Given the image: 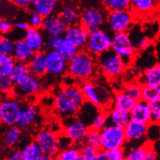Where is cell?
<instances>
[{
  "label": "cell",
  "mask_w": 160,
  "mask_h": 160,
  "mask_svg": "<svg viewBox=\"0 0 160 160\" xmlns=\"http://www.w3.org/2000/svg\"><path fill=\"white\" fill-rule=\"evenodd\" d=\"M38 119V110L37 107L30 103H23L16 125L22 130L28 129L36 124Z\"/></svg>",
  "instance_id": "cell-19"
},
{
  "label": "cell",
  "mask_w": 160,
  "mask_h": 160,
  "mask_svg": "<svg viewBox=\"0 0 160 160\" xmlns=\"http://www.w3.org/2000/svg\"><path fill=\"white\" fill-rule=\"evenodd\" d=\"M35 52L29 47L23 38L18 39L15 41V48L12 54V57L17 62L28 63L33 58Z\"/></svg>",
  "instance_id": "cell-26"
},
{
  "label": "cell",
  "mask_w": 160,
  "mask_h": 160,
  "mask_svg": "<svg viewBox=\"0 0 160 160\" xmlns=\"http://www.w3.org/2000/svg\"><path fill=\"white\" fill-rule=\"evenodd\" d=\"M126 160H145V145H138L126 150Z\"/></svg>",
  "instance_id": "cell-39"
},
{
  "label": "cell",
  "mask_w": 160,
  "mask_h": 160,
  "mask_svg": "<svg viewBox=\"0 0 160 160\" xmlns=\"http://www.w3.org/2000/svg\"><path fill=\"white\" fill-rule=\"evenodd\" d=\"M16 62L12 55L0 54V76H9Z\"/></svg>",
  "instance_id": "cell-37"
},
{
  "label": "cell",
  "mask_w": 160,
  "mask_h": 160,
  "mask_svg": "<svg viewBox=\"0 0 160 160\" xmlns=\"http://www.w3.org/2000/svg\"><path fill=\"white\" fill-rule=\"evenodd\" d=\"M6 1H9V0H1L2 2H6Z\"/></svg>",
  "instance_id": "cell-55"
},
{
  "label": "cell",
  "mask_w": 160,
  "mask_h": 160,
  "mask_svg": "<svg viewBox=\"0 0 160 160\" xmlns=\"http://www.w3.org/2000/svg\"><path fill=\"white\" fill-rule=\"evenodd\" d=\"M159 127H160V122L159 123Z\"/></svg>",
  "instance_id": "cell-57"
},
{
  "label": "cell",
  "mask_w": 160,
  "mask_h": 160,
  "mask_svg": "<svg viewBox=\"0 0 160 160\" xmlns=\"http://www.w3.org/2000/svg\"><path fill=\"white\" fill-rule=\"evenodd\" d=\"M58 160H82L80 154L79 145L72 144L71 145L61 148L56 156L55 159Z\"/></svg>",
  "instance_id": "cell-33"
},
{
  "label": "cell",
  "mask_w": 160,
  "mask_h": 160,
  "mask_svg": "<svg viewBox=\"0 0 160 160\" xmlns=\"http://www.w3.org/2000/svg\"><path fill=\"white\" fill-rule=\"evenodd\" d=\"M30 70L29 68L28 63H25V62H17L15 65H14L13 68H12V72L9 74V76L12 79L13 82L17 83L19 81L23 79L28 75L30 74Z\"/></svg>",
  "instance_id": "cell-34"
},
{
  "label": "cell",
  "mask_w": 160,
  "mask_h": 160,
  "mask_svg": "<svg viewBox=\"0 0 160 160\" xmlns=\"http://www.w3.org/2000/svg\"><path fill=\"white\" fill-rule=\"evenodd\" d=\"M135 17L131 9L117 10L107 12V29L111 33L128 32L134 25Z\"/></svg>",
  "instance_id": "cell-8"
},
{
  "label": "cell",
  "mask_w": 160,
  "mask_h": 160,
  "mask_svg": "<svg viewBox=\"0 0 160 160\" xmlns=\"http://www.w3.org/2000/svg\"><path fill=\"white\" fill-rule=\"evenodd\" d=\"M113 34L110 30L103 28L89 33L85 50L96 58L111 50Z\"/></svg>",
  "instance_id": "cell-6"
},
{
  "label": "cell",
  "mask_w": 160,
  "mask_h": 160,
  "mask_svg": "<svg viewBox=\"0 0 160 160\" xmlns=\"http://www.w3.org/2000/svg\"><path fill=\"white\" fill-rule=\"evenodd\" d=\"M149 126L148 124L131 120L128 124L124 128L128 143H145L148 135Z\"/></svg>",
  "instance_id": "cell-14"
},
{
  "label": "cell",
  "mask_w": 160,
  "mask_h": 160,
  "mask_svg": "<svg viewBox=\"0 0 160 160\" xmlns=\"http://www.w3.org/2000/svg\"><path fill=\"white\" fill-rule=\"evenodd\" d=\"M28 65L31 74L40 79H42L48 75L45 50L35 52L33 58L28 62Z\"/></svg>",
  "instance_id": "cell-22"
},
{
  "label": "cell",
  "mask_w": 160,
  "mask_h": 160,
  "mask_svg": "<svg viewBox=\"0 0 160 160\" xmlns=\"http://www.w3.org/2000/svg\"><path fill=\"white\" fill-rule=\"evenodd\" d=\"M60 137L57 132L53 131L42 130L38 132L34 138L44 156V160L54 159L61 149Z\"/></svg>",
  "instance_id": "cell-9"
},
{
  "label": "cell",
  "mask_w": 160,
  "mask_h": 160,
  "mask_svg": "<svg viewBox=\"0 0 160 160\" xmlns=\"http://www.w3.org/2000/svg\"><path fill=\"white\" fill-rule=\"evenodd\" d=\"M89 126L77 116L62 119L61 134L65 136L72 144L81 145L84 143Z\"/></svg>",
  "instance_id": "cell-5"
},
{
  "label": "cell",
  "mask_w": 160,
  "mask_h": 160,
  "mask_svg": "<svg viewBox=\"0 0 160 160\" xmlns=\"http://www.w3.org/2000/svg\"><path fill=\"white\" fill-rule=\"evenodd\" d=\"M58 8V0H33L30 9L44 18L54 13Z\"/></svg>",
  "instance_id": "cell-24"
},
{
  "label": "cell",
  "mask_w": 160,
  "mask_h": 160,
  "mask_svg": "<svg viewBox=\"0 0 160 160\" xmlns=\"http://www.w3.org/2000/svg\"><path fill=\"white\" fill-rule=\"evenodd\" d=\"M15 48V41L6 35H2L0 38V54L6 55H12Z\"/></svg>",
  "instance_id": "cell-42"
},
{
  "label": "cell",
  "mask_w": 160,
  "mask_h": 160,
  "mask_svg": "<svg viewBox=\"0 0 160 160\" xmlns=\"http://www.w3.org/2000/svg\"><path fill=\"white\" fill-rule=\"evenodd\" d=\"M84 143L94 147L97 149H101V134L100 131L89 128L85 138Z\"/></svg>",
  "instance_id": "cell-38"
},
{
  "label": "cell",
  "mask_w": 160,
  "mask_h": 160,
  "mask_svg": "<svg viewBox=\"0 0 160 160\" xmlns=\"http://www.w3.org/2000/svg\"><path fill=\"white\" fill-rule=\"evenodd\" d=\"M58 14L68 26L80 23L81 11L76 6L71 3L64 5L59 11Z\"/></svg>",
  "instance_id": "cell-29"
},
{
  "label": "cell",
  "mask_w": 160,
  "mask_h": 160,
  "mask_svg": "<svg viewBox=\"0 0 160 160\" xmlns=\"http://www.w3.org/2000/svg\"><path fill=\"white\" fill-rule=\"evenodd\" d=\"M138 79L143 85L159 87L160 86V63H156L145 69Z\"/></svg>",
  "instance_id": "cell-27"
},
{
  "label": "cell",
  "mask_w": 160,
  "mask_h": 160,
  "mask_svg": "<svg viewBox=\"0 0 160 160\" xmlns=\"http://www.w3.org/2000/svg\"><path fill=\"white\" fill-rule=\"evenodd\" d=\"M109 160H124L125 159L126 150L124 147H118L106 151Z\"/></svg>",
  "instance_id": "cell-45"
},
{
  "label": "cell",
  "mask_w": 160,
  "mask_h": 160,
  "mask_svg": "<svg viewBox=\"0 0 160 160\" xmlns=\"http://www.w3.org/2000/svg\"><path fill=\"white\" fill-rule=\"evenodd\" d=\"M67 27L68 25L60 15L54 13L44 19L41 29L46 34L57 38L64 35Z\"/></svg>",
  "instance_id": "cell-18"
},
{
  "label": "cell",
  "mask_w": 160,
  "mask_h": 160,
  "mask_svg": "<svg viewBox=\"0 0 160 160\" xmlns=\"http://www.w3.org/2000/svg\"><path fill=\"white\" fill-rule=\"evenodd\" d=\"M101 149L107 151L118 147H124L128 143L124 128L108 124L100 131Z\"/></svg>",
  "instance_id": "cell-11"
},
{
  "label": "cell",
  "mask_w": 160,
  "mask_h": 160,
  "mask_svg": "<svg viewBox=\"0 0 160 160\" xmlns=\"http://www.w3.org/2000/svg\"><path fill=\"white\" fill-rule=\"evenodd\" d=\"M160 6V0H131L130 9L136 20L147 18Z\"/></svg>",
  "instance_id": "cell-17"
},
{
  "label": "cell",
  "mask_w": 160,
  "mask_h": 160,
  "mask_svg": "<svg viewBox=\"0 0 160 160\" xmlns=\"http://www.w3.org/2000/svg\"><path fill=\"white\" fill-rule=\"evenodd\" d=\"M159 97L160 93L159 88L148 86V85H143L141 100L148 102V103H151Z\"/></svg>",
  "instance_id": "cell-40"
},
{
  "label": "cell",
  "mask_w": 160,
  "mask_h": 160,
  "mask_svg": "<svg viewBox=\"0 0 160 160\" xmlns=\"http://www.w3.org/2000/svg\"><path fill=\"white\" fill-rule=\"evenodd\" d=\"M33 0H9L14 6L20 8H28L30 7Z\"/></svg>",
  "instance_id": "cell-50"
},
{
  "label": "cell",
  "mask_w": 160,
  "mask_h": 160,
  "mask_svg": "<svg viewBox=\"0 0 160 160\" xmlns=\"http://www.w3.org/2000/svg\"><path fill=\"white\" fill-rule=\"evenodd\" d=\"M15 83L13 82L9 76H0V91L5 97L12 96Z\"/></svg>",
  "instance_id": "cell-41"
},
{
  "label": "cell",
  "mask_w": 160,
  "mask_h": 160,
  "mask_svg": "<svg viewBox=\"0 0 160 160\" xmlns=\"http://www.w3.org/2000/svg\"><path fill=\"white\" fill-rule=\"evenodd\" d=\"M111 50L122 58L129 65H132L138 52L128 32H121L113 34Z\"/></svg>",
  "instance_id": "cell-7"
},
{
  "label": "cell",
  "mask_w": 160,
  "mask_h": 160,
  "mask_svg": "<svg viewBox=\"0 0 160 160\" xmlns=\"http://www.w3.org/2000/svg\"><path fill=\"white\" fill-rule=\"evenodd\" d=\"M107 114L109 124L118 127L124 128L131 121L130 112L113 107L107 110Z\"/></svg>",
  "instance_id": "cell-28"
},
{
  "label": "cell",
  "mask_w": 160,
  "mask_h": 160,
  "mask_svg": "<svg viewBox=\"0 0 160 160\" xmlns=\"http://www.w3.org/2000/svg\"><path fill=\"white\" fill-rule=\"evenodd\" d=\"M149 103L152 110V124H159L160 122V97Z\"/></svg>",
  "instance_id": "cell-44"
},
{
  "label": "cell",
  "mask_w": 160,
  "mask_h": 160,
  "mask_svg": "<svg viewBox=\"0 0 160 160\" xmlns=\"http://www.w3.org/2000/svg\"><path fill=\"white\" fill-rule=\"evenodd\" d=\"M13 24V28L20 30V31H26L27 29L30 27L28 22L23 21V20H17V21L12 23Z\"/></svg>",
  "instance_id": "cell-51"
},
{
  "label": "cell",
  "mask_w": 160,
  "mask_h": 160,
  "mask_svg": "<svg viewBox=\"0 0 160 160\" xmlns=\"http://www.w3.org/2000/svg\"><path fill=\"white\" fill-rule=\"evenodd\" d=\"M107 12L104 8L89 6L81 10L80 23L87 28L89 33L103 28L106 23Z\"/></svg>",
  "instance_id": "cell-12"
},
{
  "label": "cell",
  "mask_w": 160,
  "mask_h": 160,
  "mask_svg": "<svg viewBox=\"0 0 160 160\" xmlns=\"http://www.w3.org/2000/svg\"><path fill=\"white\" fill-rule=\"evenodd\" d=\"M24 160H44L42 150L34 140L22 148Z\"/></svg>",
  "instance_id": "cell-32"
},
{
  "label": "cell",
  "mask_w": 160,
  "mask_h": 160,
  "mask_svg": "<svg viewBox=\"0 0 160 160\" xmlns=\"http://www.w3.org/2000/svg\"><path fill=\"white\" fill-rule=\"evenodd\" d=\"M64 36L79 51H82L85 50L89 36V32L86 27L79 23L68 26Z\"/></svg>",
  "instance_id": "cell-16"
},
{
  "label": "cell",
  "mask_w": 160,
  "mask_h": 160,
  "mask_svg": "<svg viewBox=\"0 0 160 160\" xmlns=\"http://www.w3.org/2000/svg\"><path fill=\"white\" fill-rule=\"evenodd\" d=\"M41 79L30 73L23 79L16 83L12 96L23 100L27 97L38 95L42 89Z\"/></svg>",
  "instance_id": "cell-13"
},
{
  "label": "cell",
  "mask_w": 160,
  "mask_h": 160,
  "mask_svg": "<svg viewBox=\"0 0 160 160\" xmlns=\"http://www.w3.org/2000/svg\"><path fill=\"white\" fill-rule=\"evenodd\" d=\"M48 73L54 77H60L67 75L68 62L61 54L54 50H46Z\"/></svg>",
  "instance_id": "cell-15"
},
{
  "label": "cell",
  "mask_w": 160,
  "mask_h": 160,
  "mask_svg": "<svg viewBox=\"0 0 160 160\" xmlns=\"http://www.w3.org/2000/svg\"><path fill=\"white\" fill-rule=\"evenodd\" d=\"M7 159L10 160H24L22 149H15L13 151H12L9 153V157Z\"/></svg>",
  "instance_id": "cell-53"
},
{
  "label": "cell",
  "mask_w": 160,
  "mask_h": 160,
  "mask_svg": "<svg viewBox=\"0 0 160 160\" xmlns=\"http://www.w3.org/2000/svg\"><path fill=\"white\" fill-rule=\"evenodd\" d=\"M53 50L61 54L68 62L79 52V49L73 45L64 35L56 38Z\"/></svg>",
  "instance_id": "cell-23"
},
{
  "label": "cell",
  "mask_w": 160,
  "mask_h": 160,
  "mask_svg": "<svg viewBox=\"0 0 160 160\" xmlns=\"http://www.w3.org/2000/svg\"><path fill=\"white\" fill-rule=\"evenodd\" d=\"M23 102L14 96H8L0 104V121L5 127L17 124Z\"/></svg>",
  "instance_id": "cell-10"
},
{
  "label": "cell",
  "mask_w": 160,
  "mask_h": 160,
  "mask_svg": "<svg viewBox=\"0 0 160 160\" xmlns=\"http://www.w3.org/2000/svg\"><path fill=\"white\" fill-rule=\"evenodd\" d=\"M102 6L107 12L130 9L131 0H100Z\"/></svg>",
  "instance_id": "cell-35"
},
{
  "label": "cell",
  "mask_w": 160,
  "mask_h": 160,
  "mask_svg": "<svg viewBox=\"0 0 160 160\" xmlns=\"http://www.w3.org/2000/svg\"><path fill=\"white\" fill-rule=\"evenodd\" d=\"M158 88H159V93H160V86H159V87H158Z\"/></svg>",
  "instance_id": "cell-56"
},
{
  "label": "cell",
  "mask_w": 160,
  "mask_h": 160,
  "mask_svg": "<svg viewBox=\"0 0 160 160\" xmlns=\"http://www.w3.org/2000/svg\"><path fill=\"white\" fill-rule=\"evenodd\" d=\"M82 160H96L97 152L100 149L83 143L79 145Z\"/></svg>",
  "instance_id": "cell-43"
},
{
  "label": "cell",
  "mask_w": 160,
  "mask_h": 160,
  "mask_svg": "<svg viewBox=\"0 0 160 160\" xmlns=\"http://www.w3.org/2000/svg\"><path fill=\"white\" fill-rule=\"evenodd\" d=\"M98 69L108 81H115L127 72L129 65L112 50L97 58Z\"/></svg>",
  "instance_id": "cell-4"
},
{
  "label": "cell",
  "mask_w": 160,
  "mask_h": 160,
  "mask_svg": "<svg viewBox=\"0 0 160 160\" xmlns=\"http://www.w3.org/2000/svg\"><path fill=\"white\" fill-rule=\"evenodd\" d=\"M131 120L143 124H152V110L150 103L142 100H138L130 111Z\"/></svg>",
  "instance_id": "cell-21"
},
{
  "label": "cell",
  "mask_w": 160,
  "mask_h": 160,
  "mask_svg": "<svg viewBox=\"0 0 160 160\" xmlns=\"http://www.w3.org/2000/svg\"><path fill=\"white\" fill-rule=\"evenodd\" d=\"M142 87H143V84L138 79H133L124 82L121 89L128 94L134 100H141Z\"/></svg>",
  "instance_id": "cell-31"
},
{
  "label": "cell",
  "mask_w": 160,
  "mask_h": 160,
  "mask_svg": "<svg viewBox=\"0 0 160 160\" xmlns=\"http://www.w3.org/2000/svg\"><path fill=\"white\" fill-rule=\"evenodd\" d=\"M134 44L138 52H142L148 49L151 46L152 41L146 37H143L138 39L135 42H134Z\"/></svg>",
  "instance_id": "cell-47"
},
{
  "label": "cell",
  "mask_w": 160,
  "mask_h": 160,
  "mask_svg": "<svg viewBox=\"0 0 160 160\" xmlns=\"http://www.w3.org/2000/svg\"><path fill=\"white\" fill-rule=\"evenodd\" d=\"M86 102L79 84L65 85L54 97V111L61 119L76 116Z\"/></svg>",
  "instance_id": "cell-1"
},
{
  "label": "cell",
  "mask_w": 160,
  "mask_h": 160,
  "mask_svg": "<svg viewBox=\"0 0 160 160\" xmlns=\"http://www.w3.org/2000/svg\"><path fill=\"white\" fill-rule=\"evenodd\" d=\"M86 101L100 109L108 110L113 106V94L110 89L100 83L89 79L79 83Z\"/></svg>",
  "instance_id": "cell-3"
},
{
  "label": "cell",
  "mask_w": 160,
  "mask_h": 160,
  "mask_svg": "<svg viewBox=\"0 0 160 160\" xmlns=\"http://www.w3.org/2000/svg\"><path fill=\"white\" fill-rule=\"evenodd\" d=\"M13 24L9 20L6 18H2L0 20V31L2 35H7L13 30Z\"/></svg>",
  "instance_id": "cell-48"
},
{
  "label": "cell",
  "mask_w": 160,
  "mask_h": 160,
  "mask_svg": "<svg viewBox=\"0 0 160 160\" xmlns=\"http://www.w3.org/2000/svg\"><path fill=\"white\" fill-rule=\"evenodd\" d=\"M145 145V160H155L157 159V153L153 147L152 143L146 142Z\"/></svg>",
  "instance_id": "cell-49"
},
{
  "label": "cell",
  "mask_w": 160,
  "mask_h": 160,
  "mask_svg": "<svg viewBox=\"0 0 160 160\" xmlns=\"http://www.w3.org/2000/svg\"><path fill=\"white\" fill-rule=\"evenodd\" d=\"M44 33L41 28L30 27L24 32L23 38L33 52H41L44 50L45 45V36Z\"/></svg>",
  "instance_id": "cell-20"
},
{
  "label": "cell",
  "mask_w": 160,
  "mask_h": 160,
  "mask_svg": "<svg viewBox=\"0 0 160 160\" xmlns=\"http://www.w3.org/2000/svg\"><path fill=\"white\" fill-rule=\"evenodd\" d=\"M108 122V114H107V110L105 109H100L97 112V114L91 121L89 128L96 129V130L101 131L103 128H105Z\"/></svg>",
  "instance_id": "cell-36"
},
{
  "label": "cell",
  "mask_w": 160,
  "mask_h": 160,
  "mask_svg": "<svg viewBox=\"0 0 160 160\" xmlns=\"http://www.w3.org/2000/svg\"><path fill=\"white\" fill-rule=\"evenodd\" d=\"M96 160H109L107 156V152L104 150L100 149L96 156Z\"/></svg>",
  "instance_id": "cell-54"
},
{
  "label": "cell",
  "mask_w": 160,
  "mask_h": 160,
  "mask_svg": "<svg viewBox=\"0 0 160 160\" xmlns=\"http://www.w3.org/2000/svg\"><path fill=\"white\" fill-rule=\"evenodd\" d=\"M137 101L138 100H134L125 92L121 89H118L113 92V101L112 107L130 112L135 106Z\"/></svg>",
  "instance_id": "cell-25"
},
{
  "label": "cell",
  "mask_w": 160,
  "mask_h": 160,
  "mask_svg": "<svg viewBox=\"0 0 160 160\" xmlns=\"http://www.w3.org/2000/svg\"><path fill=\"white\" fill-rule=\"evenodd\" d=\"M56 37L48 35L45 36V45H44V50H53L54 44H55Z\"/></svg>",
  "instance_id": "cell-52"
},
{
  "label": "cell",
  "mask_w": 160,
  "mask_h": 160,
  "mask_svg": "<svg viewBox=\"0 0 160 160\" xmlns=\"http://www.w3.org/2000/svg\"><path fill=\"white\" fill-rule=\"evenodd\" d=\"M22 129L17 125L6 127L2 134V144L8 148H12L17 145L21 138Z\"/></svg>",
  "instance_id": "cell-30"
},
{
  "label": "cell",
  "mask_w": 160,
  "mask_h": 160,
  "mask_svg": "<svg viewBox=\"0 0 160 160\" xmlns=\"http://www.w3.org/2000/svg\"><path fill=\"white\" fill-rule=\"evenodd\" d=\"M44 17L37 12L31 11L28 18V23L30 27H35V28H41L44 22Z\"/></svg>",
  "instance_id": "cell-46"
},
{
  "label": "cell",
  "mask_w": 160,
  "mask_h": 160,
  "mask_svg": "<svg viewBox=\"0 0 160 160\" xmlns=\"http://www.w3.org/2000/svg\"><path fill=\"white\" fill-rule=\"evenodd\" d=\"M98 69L97 58L86 50L79 52L68 62L67 76L80 82L92 79Z\"/></svg>",
  "instance_id": "cell-2"
}]
</instances>
